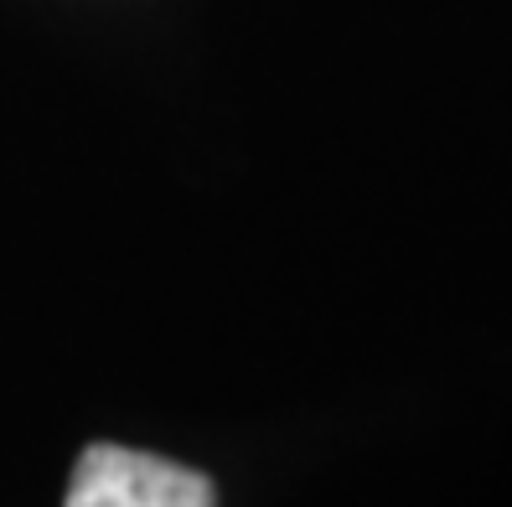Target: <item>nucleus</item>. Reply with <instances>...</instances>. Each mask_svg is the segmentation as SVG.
<instances>
[{
	"label": "nucleus",
	"mask_w": 512,
	"mask_h": 507,
	"mask_svg": "<svg viewBox=\"0 0 512 507\" xmlns=\"http://www.w3.org/2000/svg\"><path fill=\"white\" fill-rule=\"evenodd\" d=\"M63 507H218L202 471L130 445H88L73 466Z\"/></svg>",
	"instance_id": "nucleus-1"
}]
</instances>
